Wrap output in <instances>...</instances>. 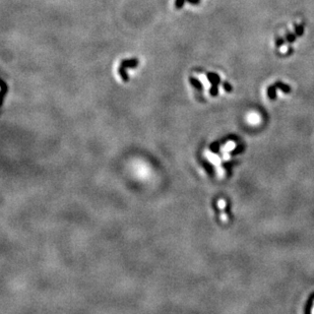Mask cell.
I'll return each mask as SVG.
<instances>
[{
	"label": "cell",
	"mask_w": 314,
	"mask_h": 314,
	"mask_svg": "<svg viewBox=\"0 0 314 314\" xmlns=\"http://www.w3.org/2000/svg\"><path fill=\"white\" fill-rule=\"evenodd\" d=\"M185 0H175V8L176 9H181L184 5Z\"/></svg>",
	"instance_id": "obj_12"
},
{
	"label": "cell",
	"mask_w": 314,
	"mask_h": 314,
	"mask_svg": "<svg viewBox=\"0 0 314 314\" xmlns=\"http://www.w3.org/2000/svg\"><path fill=\"white\" fill-rule=\"evenodd\" d=\"M125 69H126V68H124V67L120 66V65H119L118 73H119V75L121 76V78H122L124 81H128V80H129V78H128V74H127V73H126Z\"/></svg>",
	"instance_id": "obj_5"
},
{
	"label": "cell",
	"mask_w": 314,
	"mask_h": 314,
	"mask_svg": "<svg viewBox=\"0 0 314 314\" xmlns=\"http://www.w3.org/2000/svg\"><path fill=\"white\" fill-rule=\"evenodd\" d=\"M261 117L256 113H250L247 116V122L251 124V125H257L258 123H260Z\"/></svg>",
	"instance_id": "obj_3"
},
{
	"label": "cell",
	"mask_w": 314,
	"mask_h": 314,
	"mask_svg": "<svg viewBox=\"0 0 314 314\" xmlns=\"http://www.w3.org/2000/svg\"><path fill=\"white\" fill-rule=\"evenodd\" d=\"M294 28H295V34L297 35V36H299V37L303 36V34H304V25H302V24L297 25V24H295V25H294Z\"/></svg>",
	"instance_id": "obj_6"
},
{
	"label": "cell",
	"mask_w": 314,
	"mask_h": 314,
	"mask_svg": "<svg viewBox=\"0 0 314 314\" xmlns=\"http://www.w3.org/2000/svg\"><path fill=\"white\" fill-rule=\"evenodd\" d=\"M311 312L314 313V305H313V308H312V310H311Z\"/></svg>",
	"instance_id": "obj_18"
},
{
	"label": "cell",
	"mask_w": 314,
	"mask_h": 314,
	"mask_svg": "<svg viewBox=\"0 0 314 314\" xmlns=\"http://www.w3.org/2000/svg\"><path fill=\"white\" fill-rule=\"evenodd\" d=\"M187 2L189 3H191V4H198V3H200V0H186Z\"/></svg>",
	"instance_id": "obj_16"
},
{
	"label": "cell",
	"mask_w": 314,
	"mask_h": 314,
	"mask_svg": "<svg viewBox=\"0 0 314 314\" xmlns=\"http://www.w3.org/2000/svg\"><path fill=\"white\" fill-rule=\"evenodd\" d=\"M296 36H297L296 34H293V33H291V32H287L285 38H286V40L289 42V43H293V42L296 41Z\"/></svg>",
	"instance_id": "obj_9"
},
{
	"label": "cell",
	"mask_w": 314,
	"mask_h": 314,
	"mask_svg": "<svg viewBox=\"0 0 314 314\" xmlns=\"http://www.w3.org/2000/svg\"><path fill=\"white\" fill-rule=\"evenodd\" d=\"M276 87L278 88H280V90H282L283 92H285V93H289L291 91V88H290V87L288 86V84H285L283 83H277Z\"/></svg>",
	"instance_id": "obj_10"
},
{
	"label": "cell",
	"mask_w": 314,
	"mask_h": 314,
	"mask_svg": "<svg viewBox=\"0 0 314 314\" xmlns=\"http://www.w3.org/2000/svg\"><path fill=\"white\" fill-rule=\"evenodd\" d=\"M207 79L209 83H212V86H218L221 83V77L215 72H208L207 73Z\"/></svg>",
	"instance_id": "obj_4"
},
{
	"label": "cell",
	"mask_w": 314,
	"mask_h": 314,
	"mask_svg": "<svg viewBox=\"0 0 314 314\" xmlns=\"http://www.w3.org/2000/svg\"><path fill=\"white\" fill-rule=\"evenodd\" d=\"M189 80H190L191 84L195 88H197V90H199V91L202 90V84H201V83H200L198 79L194 78V77H190V78H189Z\"/></svg>",
	"instance_id": "obj_7"
},
{
	"label": "cell",
	"mask_w": 314,
	"mask_h": 314,
	"mask_svg": "<svg viewBox=\"0 0 314 314\" xmlns=\"http://www.w3.org/2000/svg\"><path fill=\"white\" fill-rule=\"evenodd\" d=\"M224 88H225V91H227V92H231L232 91V87H231V84L230 83H224Z\"/></svg>",
	"instance_id": "obj_14"
},
{
	"label": "cell",
	"mask_w": 314,
	"mask_h": 314,
	"mask_svg": "<svg viewBox=\"0 0 314 314\" xmlns=\"http://www.w3.org/2000/svg\"><path fill=\"white\" fill-rule=\"evenodd\" d=\"M207 157H208L209 160H211V161H212V163H214V164H216V165H219L220 163H221L219 157H218V156H216V155H214V154H208V155H207Z\"/></svg>",
	"instance_id": "obj_11"
},
{
	"label": "cell",
	"mask_w": 314,
	"mask_h": 314,
	"mask_svg": "<svg viewBox=\"0 0 314 314\" xmlns=\"http://www.w3.org/2000/svg\"><path fill=\"white\" fill-rule=\"evenodd\" d=\"M221 219H222L224 222H227V221H228V216H227V215L223 214L222 216H221Z\"/></svg>",
	"instance_id": "obj_17"
},
{
	"label": "cell",
	"mask_w": 314,
	"mask_h": 314,
	"mask_svg": "<svg viewBox=\"0 0 314 314\" xmlns=\"http://www.w3.org/2000/svg\"><path fill=\"white\" fill-rule=\"evenodd\" d=\"M277 90H278V88L276 86L270 87L269 90H267V94H269L270 99H274L277 97Z\"/></svg>",
	"instance_id": "obj_8"
},
{
	"label": "cell",
	"mask_w": 314,
	"mask_h": 314,
	"mask_svg": "<svg viewBox=\"0 0 314 314\" xmlns=\"http://www.w3.org/2000/svg\"><path fill=\"white\" fill-rule=\"evenodd\" d=\"M285 43V39L284 38H281V37H278L277 38V40H276V46L278 48V47H281V46Z\"/></svg>",
	"instance_id": "obj_13"
},
{
	"label": "cell",
	"mask_w": 314,
	"mask_h": 314,
	"mask_svg": "<svg viewBox=\"0 0 314 314\" xmlns=\"http://www.w3.org/2000/svg\"><path fill=\"white\" fill-rule=\"evenodd\" d=\"M218 205H219V207L221 209H223L225 207V205H226V202H225V200L224 199H220L219 200V202H218Z\"/></svg>",
	"instance_id": "obj_15"
},
{
	"label": "cell",
	"mask_w": 314,
	"mask_h": 314,
	"mask_svg": "<svg viewBox=\"0 0 314 314\" xmlns=\"http://www.w3.org/2000/svg\"><path fill=\"white\" fill-rule=\"evenodd\" d=\"M139 64V61L136 58H131V59H124L120 62V66L124 68H135Z\"/></svg>",
	"instance_id": "obj_1"
},
{
	"label": "cell",
	"mask_w": 314,
	"mask_h": 314,
	"mask_svg": "<svg viewBox=\"0 0 314 314\" xmlns=\"http://www.w3.org/2000/svg\"><path fill=\"white\" fill-rule=\"evenodd\" d=\"M235 148H236V143L234 141H229V142H227L226 145L223 146V148H222V152L224 153V159H225V160L227 161L228 159L230 158V157H229L228 153L231 152V150H234Z\"/></svg>",
	"instance_id": "obj_2"
}]
</instances>
